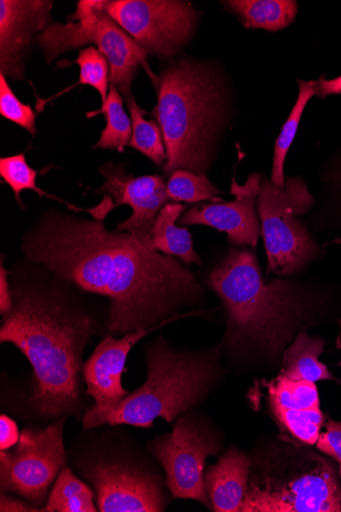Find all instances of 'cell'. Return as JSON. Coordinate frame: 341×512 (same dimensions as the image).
<instances>
[{"label":"cell","mask_w":341,"mask_h":512,"mask_svg":"<svg viewBox=\"0 0 341 512\" xmlns=\"http://www.w3.org/2000/svg\"><path fill=\"white\" fill-rule=\"evenodd\" d=\"M91 489L80 481L68 468H64L57 478L45 511L53 512H96Z\"/></svg>","instance_id":"24"},{"label":"cell","mask_w":341,"mask_h":512,"mask_svg":"<svg viewBox=\"0 0 341 512\" xmlns=\"http://www.w3.org/2000/svg\"><path fill=\"white\" fill-rule=\"evenodd\" d=\"M100 172L105 181L95 194L104 196L105 201L89 209V213L94 219L104 220L113 209L130 206L132 216L118 224L116 230L128 232L150 247L155 221L168 200L164 177L158 174L134 177L126 172L124 165L113 162L102 166Z\"/></svg>","instance_id":"13"},{"label":"cell","mask_w":341,"mask_h":512,"mask_svg":"<svg viewBox=\"0 0 341 512\" xmlns=\"http://www.w3.org/2000/svg\"><path fill=\"white\" fill-rule=\"evenodd\" d=\"M0 511L2 512H10V511H23V512H37L44 511V508L37 507L32 503L22 502L18 499L12 498L10 496L2 494V499H0Z\"/></svg>","instance_id":"33"},{"label":"cell","mask_w":341,"mask_h":512,"mask_svg":"<svg viewBox=\"0 0 341 512\" xmlns=\"http://www.w3.org/2000/svg\"><path fill=\"white\" fill-rule=\"evenodd\" d=\"M157 91L152 115L163 131L164 174L183 169L206 175L224 113L219 79L202 63L180 60L162 72Z\"/></svg>","instance_id":"5"},{"label":"cell","mask_w":341,"mask_h":512,"mask_svg":"<svg viewBox=\"0 0 341 512\" xmlns=\"http://www.w3.org/2000/svg\"><path fill=\"white\" fill-rule=\"evenodd\" d=\"M187 209L180 203L166 204L159 213L153 230L150 247L167 256H172L185 265L202 264L200 255L194 250L188 227H179L176 222Z\"/></svg>","instance_id":"19"},{"label":"cell","mask_w":341,"mask_h":512,"mask_svg":"<svg viewBox=\"0 0 341 512\" xmlns=\"http://www.w3.org/2000/svg\"><path fill=\"white\" fill-rule=\"evenodd\" d=\"M219 346L199 352L180 351L159 338L145 349L148 378L120 402L94 405L83 416L84 430L110 426L151 429L157 418L172 424L200 404L217 384Z\"/></svg>","instance_id":"4"},{"label":"cell","mask_w":341,"mask_h":512,"mask_svg":"<svg viewBox=\"0 0 341 512\" xmlns=\"http://www.w3.org/2000/svg\"><path fill=\"white\" fill-rule=\"evenodd\" d=\"M208 284L225 309L224 344L231 355L277 362L304 315L296 284L284 277L266 283L249 249H230L210 272Z\"/></svg>","instance_id":"3"},{"label":"cell","mask_w":341,"mask_h":512,"mask_svg":"<svg viewBox=\"0 0 341 512\" xmlns=\"http://www.w3.org/2000/svg\"><path fill=\"white\" fill-rule=\"evenodd\" d=\"M8 276L9 272L4 267V257H2V266H0V313L2 315L9 313L14 304Z\"/></svg>","instance_id":"32"},{"label":"cell","mask_w":341,"mask_h":512,"mask_svg":"<svg viewBox=\"0 0 341 512\" xmlns=\"http://www.w3.org/2000/svg\"><path fill=\"white\" fill-rule=\"evenodd\" d=\"M66 420L60 418L43 429L26 428L16 446L0 451V484L4 490L19 494L37 507L42 504L67 462Z\"/></svg>","instance_id":"9"},{"label":"cell","mask_w":341,"mask_h":512,"mask_svg":"<svg viewBox=\"0 0 341 512\" xmlns=\"http://www.w3.org/2000/svg\"><path fill=\"white\" fill-rule=\"evenodd\" d=\"M340 365H341V362H340Z\"/></svg>","instance_id":"35"},{"label":"cell","mask_w":341,"mask_h":512,"mask_svg":"<svg viewBox=\"0 0 341 512\" xmlns=\"http://www.w3.org/2000/svg\"><path fill=\"white\" fill-rule=\"evenodd\" d=\"M262 175H249L245 184L239 185L232 178L231 202L197 205L188 209L179 219L183 226L205 225L227 235V241L237 247H257L261 236L260 219L257 215V199L261 190Z\"/></svg>","instance_id":"14"},{"label":"cell","mask_w":341,"mask_h":512,"mask_svg":"<svg viewBox=\"0 0 341 512\" xmlns=\"http://www.w3.org/2000/svg\"><path fill=\"white\" fill-rule=\"evenodd\" d=\"M26 258L61 281L110 300L108 331L114 336L157 330L184 307L203 304L205 290L179 259L110 231L103 220L58 211L43 214L25 236Z\"/></svg>","instance_id":"1"},{"label":"cell","mask_w":341,"mask_h":512,"mask_svg":"<svg viewBox=\"0 0 341 512\" xmlns=\"http://www.w3.org/2000/svg\"><path fill=\"white\" fill-rule=\"evenodd\" d=\"M241 511H341V485L335 464L304 448L270 454L255 470Z\"/></svg>","instance_id":"6"},{"label":"cell","mask_w":341,"mask_h":512,"mask_svg":"<svg viewBox=\"0 0 341 512\" xmlns=\"http://www.w3.org/2000/svg\"><path fill=\"white\" fill-rule=\"evenodd\" d=\"M35 40L48 64L64 53L95 44L110 63V84L126 101L133 98L132 82L140 67L158 88L159 77L149 66L148 53L110 17L100 0H81L68 23L47 26Z\"/></svg>","instance_id":"7"},{"label":"cell","mask_w":341,"mask_h":512,"mask_svg":"<svg viewBox=\"0 0 341 512\" xmlns=\"http://www.w3.org/2000/svg\"><path fill=\"white\" fill-rule=\"evenodd\" d=\"M298 83L300 86L298 101L276 139L271 180L280 189L285 188L284 163L287 153L294 142L306 106L315 96V81L299 80Z\"/></svg>","instance_id":"25"},{"label":"cell","mask_w":341,"mask_h":512,"mask_svg":"<svg viewBox=\"0 0 341 512\" xmlns=\"http://www.w3.org/2000/svg\"><path fill=\"white\" fill-rule=\"evenodd\" d=\"M225 9L241 20L246 28L279 31L294 23L298 3L292 0H228Z\"/></svg>","instance_id":"21"},{"label":"cell","mask_w":341,"mask_h":512,"mask_svg":"<svg viewBox=\"0 0 341 512\" xmlns=\"http://www.w3.org/2000/svg\"><path fill=\"white\" fill-rule=\"evenodd\" d=\"M123 104L124 100L119 90L111 85L108 99L102 108L86 114L88 119L103 114L107 121L100 141L93 149L115 150L122 153L125 147H128L132 136V121L126 114Z\"/></svg>","instance_id":"22"},{"label":"cell","mask_w":341,"mask_h":512,"mask_svg":"<svg viewBox=\"0 0 341 512\" xmlns=\"http://www.w3.org/2000/svg\"><path fill=\"white\" fill-rule=\"evenodd\" d=\"M17 424L6 414L0 417V449L9 450L20 440Z\"/></svg>","instance_id":"31"},{"label":"cell","mask_w":341,"mask_h":512,"mask_svg":"<svg viewBox=\"0 0 341 512\" xmlns=\"http://www.w3.org/2000/svg\"><path fill=\"white\" fill-rule=\"evenodd\" d=\"M0 114L6 119L36 134V114L30 105L21 102L9 85L7 77L0 73Z\"/></svg>","instance_id":"29"},{"label":"cell","mask_w":341,"mask_h":512,"mask_svg":"<svg viewBox=\"0 0 341 512\" xmlns=\"http://www.w3.org/2000/svg\"><path fill=\"white\" fill-rule=\"evenodd\" d=\"M252 459L232 447L205 475L207 492L214 511H241L249 490Z\"/></svg>","instance_id":"18"},{"label":"cell","mask_w":341,"mask_h":512,"mask_svg":"<svg viewBox=\"0 0 341 512\" xmlns=\"http://www.w3.org/2000/svg\"><path fill=\"white\" fill-rule=\"evenodd\" d=\"M223 192L206 176L179 169L174 171L167 183L168 199L175 203L188 204L203 201L223 202L217 196Z\"/></svg>","instance_id":"27"},{"label":"cell","mask_w":341,"mask_h":512,"mask_svg":"<svg viewBox=\"0 0 341 512\" xmlns=\"http://www.w3.org/2000/svg\"><path fill=\"white\" fill-rule=\"evenodd\" d=\"M73 63L77 64L80 68L79 81L74 86L62 91L58 96L48 100H38L36 105L38 113L43 110L48 102L64 95V93L78 85L92 86L95 90L99 91L103 104L107 101L110 90L109 83L111 75V68L108 59L101 54L99 50L93 48V46H88V48L80 51L77 59Z\"/></svg>","instance_id":"26"},{"label":"cell","mask_w":341,"mask_h":512,"mask_svg":"<svg viewBox=\"0 0 341 512\" xmlns=\"http://www.w3.org/2000/svg\"><path fill=\"white\" fill-rule=\"evenodd\" d=\"M12 295L0 342L15 345L33 368L31 407L47 418L79 417L83 353L96 333V319L54 285L14 283Z\"/></svg>","instance_id":"2"},{"label":"cell","mask_w":341,"mask_h":512,"mask_svg":"<svg viewBox=\"0 0 341 512\" xmlns=\"http://www.w3.org/2000/svg\"><path fill=\"white\" fill-rule=\"evenodd\" d=\"M313 202L301 178H285L284 189L272 180H262L257 212L267 255V274H297L317 257L319 247L298 219Z\"/></svg>","instance_id":"8"},{"label":"cell","mask_w":341,"mask_h":512,"mask_svg":"<svg viewBox=\"0 0 341 512\" xmlns=\"http://www.w3.org/2000/svg\"><path fill=\"white\" fill-rule=\"evenodd\" d=\"M102 512H160L166 507L161 479L126 458L99 456L82 465Z\"/></svg>","instance_id":"12"},{"label":"cell","mask_w":341,"mask_h":512,"mask_svg":"<svg viewBox=\"0 0 341 512\" xmlns=\"http://www.w3.org/2000/svg\"><path fill=\"white\" fill-rule=\"evenodd\" d=\"M266 386L269 407L280 431L305 446L315 445L325 425L315 383L279 375Z\"/></svg>","instance_id":"15"},{"label":"cell","mask_w":341,"mask_h":512,"mask_svg":"<svg viewBox=\"0 0 341 512\" xmlns=\"http://www.w3.org/2000/svg\"><path fill=\"white\" fill-rule=\"evenodd\" d=\"M105 10L148 53L177 55L196 31L199 13L176 0H110Z\"/></svg>","instance_id":"11"},{"label":"cell","mask_w":341,"mask_h":512,"mask_svg":"<svg viewBox=\"0 0 341 512\" xmlns=\"http://www.w3.org/2000/svg\"><path fill=\"white\" fill-rule=\"evenodd\" d=\"M0 176H2L5 182L10 186L16 201L22 208H24V205L20 198L21 194L25 191H31L35 192L40 197L44 196L60 201L74 211H84V209H77L65 201L58 199L56 196L47 194L39 189L36 183L38 172L29 166L24 153L0 159Z\"/></svg>","instance_id":"28"},{"label":"cell","mask_w":341,"mask_h":512,"mask_svg":"<svg viewBox=\"0 0 341 512\" xmlns=\"http://www.w3.org/2000/svg\"><path fill=\"white\" fill-rule=\"evenodd\" d=\"M153 331L131 332L121 339L110 334L97 345L82 370L86 394L94 399L95 405L112 406L129 394L122 385L127 357L132 348Z\"/></svg>","instance_id":"17"},{"label":"cell","mask_w":341,"mask_h":512,"mask_svg":"<svg viewBox=\"0 0 341 512\" xmlns=\"http://www.w3.org/2000/svg\"><path fill=\"white\" fill-rule=\"evenodd\" d=\"M132 121V136L128 147L148 157L159 167L167 163V151L163 131L156 120H145L142 110L135 102L134 97L126 101Z\"/></svg>","instance_id":"23"},{"label":"cell","mask_w":341,"mask_h":512,"mask_svg":"<svg viewBox=\"0 0 341 512\" xmlns=\"http://www.w3.org/2000/svg\"><path fill=\"white\" fill-rule=\"evenodd\" d=\"M53 2H0V71L12 80L25 76V57L34 36L51 25Z\"/></svg>","instance_id":"16"},{"label":"cell","mask_w":341,"mask_h":512,"mask_svg":"<svg viewBox=\"0 0 341 512\" xmlns=\"http://www.w3.org/2000/svg\"><path fill=\"white\" fill-rule=\"evenodd\" d=\"M221 437L192 414L178 417L172 433L151 443L154 456L166 473V485L174 498L193 499L210 506L205 465L221 451Z\"/></svg>","instance_id":"10"},{"label":"cell","mask_w":341,"mask_h":512,"mask_svg":"<svg viewBox=\"0 0 341 512\" xmlns=\"http://www.w3.org/2000/svg\"><path fill=\"white\" fill-rule=\"evenodd\" d=\"M325 341L300 332L282 356V376L299 381L319 382L334 380L328 367L319 360Z\"/></svg>","instance_id":"20"},{"label":"cell","mask_w":341,"mask_h":512,"mask_svg":"<svg viewBox=\"0 0 341 512\" xmlns=\"http://www.w3.org/2000/svg\"><path fill=\"white\" fill-rule=\"evenodd\" d=\"M325 426L326 432L320 434L317 448L338 463L341 481V423L329 420Z\"/></svg>","instance_id":"30"},{"label":"cell","mask_w":341,"mask_h":512,"mask_svg":"<svg viewBox=\"0 0 341 512\" xmlns=\"http://www.w3.org/2000/svg\"><path fill=\"white\" fill-rule=\"evenodd\" d=\"M332 95H341V76L333 80L321 77L315 81V96L325 98Z\"/></svg>","instance_id":"34"}]
</instances>
